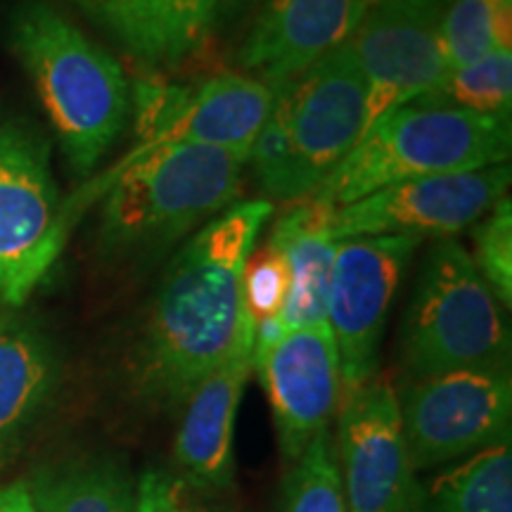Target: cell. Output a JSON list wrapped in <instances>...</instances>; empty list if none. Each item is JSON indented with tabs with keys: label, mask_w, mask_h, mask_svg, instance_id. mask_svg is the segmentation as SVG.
<instances>
[{
	"label": "cell",
	"mask_w": 512,
	"mask_h": 512,
	"mask_svg": "<svg viewBox=\"0 0 512 512\" xmlns=\"http://www.w3.org/2000/svg\"><path fill=\"white\" fill-rule=\"evenodd\" d=\"M271 214L268 200L233 204L166 268L131 358L133 392L145 406L178 411L233 349L247 320L242 273Z\"/></svg>",
	"instance_id": "cell-1"
},
{
	"label": "cell",
	"mask_w": 512,
	"mask_h": 512,
	"mask_svg": "<svg viewBox=\"0 0 512 512\" xmlns=\"http://www.w3.org/2000/svg\"><path fill=\"white\" fill-rule=\"evenodd\" d=\"M247 157L204 145L128 152L102 178L100 247L119 264H147L238 204Z\"/></svg>",
	"instance_id": "cell-2"
},
{
	"label": "cell",
	"mask_w": 512,
	"mask_h": 512,
	"mask_svg": "<svg viewBox=\"0 0 512 512\" xmlns=\"http://www.w3.org/2000/svg\"><path fill=\"white\" fill-rule=\"evenodd\" d=\"M12 48L72 174H93L131 114V86L121 64L43 0H29L12 15Z\"/></svg>",
	"instance_id": "cell-3"
},
{
	"label": "cell",
	"mask_w": 512,
	"mask_h": 512,
	"mask_svg": "<svg viewBox=\"0 0 512 512\" xmlns=\"http://www.w3.org/2000/svg\"><path fill=\"white\" fill-rule=\"evenodd\" d=\"M510 155V119L413 100L382 114L306 200L332 211L387 185L508 164Z\"/></svg>",
	"instance_id": "cell-4"
},
{
	"label": "cell",
	"mask_w": 512,
	"mask_h": 512,
	"mask_svg": "<svg viewBox=\"0 0 512 512\" xmlns=\"http://www.w3.org/2000/svg\"><path fill=\"white\" fill-rule=\"evenodd\" d=\"M510 320L456 238L434 242L403 313L399 358L406 380L453 370L510 368Z\"/></svg>",
	"instance_id": "cell-5"
},
{
	"label": "cell",
	"mask_w": 512,
	"mask_h": 512,
	"mask_svg": "<svg viewBox=\"0 0 512 512\" xmlns=\"http://www.w3.org/2000/svg\"><path fill=\"white\" fill-rule=\"evenodd\" d=\"M69 223L48 140L27 119L0 117V306L27 304L62 254Z\"/></svg>",
	"instance_id": "cell-6"
},
{
	"label": "cell",
	"mask_w": 512,
	"mask_h": 512,
	"mask_svg": "<svg viewBox=\"0 0 512 512\" xmlns=\"http://www.w3.org/2000/svg\"><path fill=\"white\" fill-rule=\"evenodd\" d=\"M273 91L271 110L285 140L283 202H302L366 133L368 86L344 43Z\"/></svg>",
	"instance_id": "cell-7"
},
{
	"label": "cell",
	"mask_w": 512,
	"mask_h": 512,
	"mask_svg": "<svg viewBox=\"0 0 512 512\" xmlns=\"http://www.w3.org/2000/svg\"><path fill=\"white\" fill-rule=\"evenodd\" d=\"M415 470L463 460L510 439V368H472L403 380L396 389Z\"/></svg>",
	"instance_id": "cell-8"
},
{
	"label": "cell",
	"mask_w": 512,
	"mask_h": 512,
	"mask_svg": "<svg viewBox=\"0 0 512 512\" xmlns=\"http://www.w3.org/2000/svg\"><path fill=\"white\" fill-rule=\"evenodd\" d=\"M273 86L247 74H216L197 83L138 81L131 88L138 143L131 155L166 145H204L249 159L273 105Z\"/></svg>",
	"instance_id": "cell-9"
},
{
	"label": "cell",
	"mask_w": 512,
	"mask_h": 512,
	"mask_svg": "<svg viewBox=\"0 0 512 512\" xmlns=\"http://www.w3.org/2000/svg\"><path fill=\"white\" fill-rule=\"evenodd\" d=\"M420 245L422 238L415 235H366L337 242L328 290V325L339 354V399L380 373L384 325Z\"/></svg>",
	"instance_id": "cell-10"
},
{
	"label": "cell",
	"mask_w": 512,
	"mask_h": 512,
	"mask_svg": "<svg viewBox=\"0 0 512 512\" xmlns=\"http://www.w3.org/2000/svg\"><path fill=\"white\" fill-rule=\"evenodd\" d=\"M335 456L347 512H422L394 382L377 373L339 399Z\"/></svg>",
	"instance_id": "cell-11"
},
{
	"label": "cell",
	"mask_w": 512,
	"mask_h": 512,
	"mask_svg": "<svg viewBox=\"0 0 512 512\" xmlns=\"http://www.w3.org/2000/svg\"><path fill=\"white\" fill-rule=\"evenodd\" d=\"M510 178V164H496L394 183L328 211L325 230L335 240L366 235L456 238L503 200Z\"/></svg>",
	"instance_id": "cell-12"
},
{
	"label": "cell",
	"mask_w": 512,
	"mask_h": 512,
	"mask_svg": "<svg viewBox=\"0 0 512 512\" xmlns=\"http://www.w3.org/2000/svg\"><path fill=\"white\" fill-rule=\"evenodd\" d=\"M453 0H375L347 46L368 86L366 131L448 74L441 24Z\"/></svg>",
	"instance_id": "cell-13"
},
{
	"label": "cell",
	"mask_w": 512,
	"mask_h": 512,
	"mask_svg": "<svg viewBox=\"0 0 512 512\" xmlns=\"http://www.w3.org/2000/svg\"><path fill=\"white\" fill-rule=\"evenodd\" d=\"M252 370L271 403L280 453L297 463L306 446L330 420L342 396L339 354L328 323L287 330L266 354L252 358Z\"/></svg>",
	"instance_id": "cell-14"
},
{
	"label": "cell",
	"mask_w": 512,
	"mask_h": 512,
	"mask_svg": "<svg viewBox=\"0 0 512 512\" xmlns=\"http://www.w3.org/2000/svg\"><path fill=\"white\" fill-rule=\"evenodd\" d=\"M252 349L254 320L247 313L233 349L181 406L171 472L202 494L214 496L235 482V420L252 375Z\"/></svg>",
	"instance_id": "cell-15"
},
{
	"label": "cell",
	"mask_w": 512,
	"mask_h": 512,
	"mask_svg": "<svg viewBox=\"0 0 512 512\" xmlns=\"http://www.w3.org/2000/svg\"><path fill=\"white\" fill-rule=\"evenodd\" d=\"M375 0H266L240 46L247 76L280 86L349 41Z\"/></svg>",
	"instance_id": "cell-16"
},
{
	"label": "cell",
	"mask_w": 512,
	"mask_h": 512,
	"mask_svg": "<svg viewBox=\"0 0 512 512\" xmlns=\"http://www.w3.org/2000/svg\"><path fill=\"white\" fill-rule=\"evenodd\" d=\"M60 354L36 318L0 316V470L41 422L60 387Z\"/></svg>",
	"instance_id": "cell-17"
},
{
	"label": "cell",
	"mask_w": 512,
	"mask_h": 512,
	"mask_svg": "<svg viewBox=\"0 0 512 512\" xmlns=\"http://www.w3.org/2000/svg\"><path fill=\"white\" fill-rule=\"evenodd\" d=\"M325 219L328 209L302 200L275 221L268 235L290 266V292L278 316L285 330L328 323V290L339 240L330 238Z\"/></svg>",
	"instance_id": "cell-18"
},
{
	"label": "cell",
	"mask_w": 512,
	"mask_h": 512,
	"mask_svg": "<svg viewBox=\"0 0 512 512\" xmlns=\"http://www.w3.org/2000/svg\"><path fill=\"white\" fill-rule=\"evenodd\" d=\"M41 512H136V484L117 460H74L31 479Z\"/></svg>",
	"instance_id": "cell-19"
},
{
	"label": "cell",
	"mask_w": 512,
	"mask_h": 512,
	"mask_svg": "<svg viewBox=\"0 0 512 512\" xmlns=\"http://www.w3.org/2000/svg\"><path fill=\"white\" fill-rule=\"evenodd\" d=\"M422 512H512L510 439L458 460L434 479Z\"/></svg>",
	"instance_id": "cell-20"
},
{
	"label": "cell",
	"mask_w": 512,
	"mask_h": 512,
	"mask_svg": "<svg viewBox=\"0 0 512 512\" xmlns=\"http://www.w3.org/2000/svg\"><path fill=\"white\" fill-rule=\"evenodd\" d=\"M512 43V0H453L441 24L448 72Z\"/></svg>",
	"instance_id": "cell-21"
},
{
	"label": "cell",
	"mask_w": 512,
	"mask_h": 512,
	"mask_svg": "<svg viewBox=\"0 0 512 512\" xmlns=\"http://www.w3.org/2000/svg\"><path fill=\"white\" fill-rule=\"evenodd\" d=\"M422 102L456 107L484 117L510 119L512 112V48L496 50L482 60L451 69Z\"/></svg>",
	"instance_id": "cell-22"
},
{
	"label": "cell",
	"mask_w": 512,
	"mask_h": 512,
	"mask_svg": "<svg viewBox=\"0 0 512 512\" xmlns=\"http://www.w3.org/2000/svg\"><path fill=\"white\" fill-rule=\"evenodd\" d=\"M280 512H347L330 430L306 446L283 486Z\"/></svg>",
	"instance_id": "cell-23"
},
{
	"label": "cell",
	"mask_w": 512,
	"mask_h": 512,
	"mask_svg": "<svg viewBox=\"0 0 512 512\" xmlns=\"http://www.w3.org/2000/svg\"><path fill=\"white\" fill-rule=\"evenodd\" d=\"M138 60L164 62L155 0H74Z\"/></svg>",
	"instance_id": "cell-24"
},
{
	"label": "cell",
	"mask_w": 512,
	"mask_h": 512,
	"mask_svg": "<svg viewBox=\"0 0 512 512\" xmlns=\"http://www.w3.org/2000/svg\"><path fill=\"white\" fill-rule=\"evenodd\" d=\"M475 261L479 275L505 309L512 304V204L503 197L475 228Z\"/></svg>",
	"instance_id": "cell-25"
},
{
	"label": "cell",
	"mask_w": 512,
	"mask_h": 512,
	"mask_svg": "<svg viewBox=\"0 0 512 512\" xmlns=\"http://www.w3.org/2000/svg\"><path fill=\"white\" fill-rule=\"evenodd\" d=\"M290 292V266L283 249L266 240L249 254L242 273V297L245 309L254 323L278 318Z\"/></svg>",
	"instance_id": "cell-26"
},
{
	"label": "cell",
	"mask_w": 512,
	"mask_h": 512,
	"mask_svg": "<svg viewBox=\"0 0 512 512\" xmlns=\"http://www.w3.org/2000/svg\"><path fill=\"white\" fill-rule=\"evenodd\" d=\"M164 62L192 53L214 29L216 0H155Z\"/></svg>",
	"instance_id": "cell-27"
},
{
	"label": "cell",
	"mask_w": 512,
	"mask_h": 512,
	"mask_svg": "<svg viewBox=\"0 0 512 512\" xmlns=\"http://www.w3.org/2000/svg\"><path fill=\"white\" fill-rule=\"evenodd\" d=\"M136 512H230L171 470H147L136 484Z\"/></svg>",
	"instance_id": "cell-28"
},
{
	"label": "cell",
	"mask_w": 512,
	"mask_h": 512,
	"mask_svg": "<svg viewBox=\"0 0 512 512\" xmlns=\"http://www.w3.org/2000/svg\"><path fill=\"white\" fill-rule=\"evenodd\" d=\"M0 512H41L29 479L0 484Z\"/></svg>",
	"instance_id": "cell-29"
},
{
	"label": "cell",
	"mask_w": 512,
	"mask_h": 512,
	"mask_svg": "<svg viewBox=\"0 0 512 512\" xmlns=\"http://www.w3.org/2000/svg\"><path fill=\"white\" fill-rule=\"evenodd\" d=\"M254 0H216V10H214V24L219 19H230L235 17L238 12H242L247 5H252Z\"/></svg>",
	"instance_id": "cell-30"
}]
</instances>
